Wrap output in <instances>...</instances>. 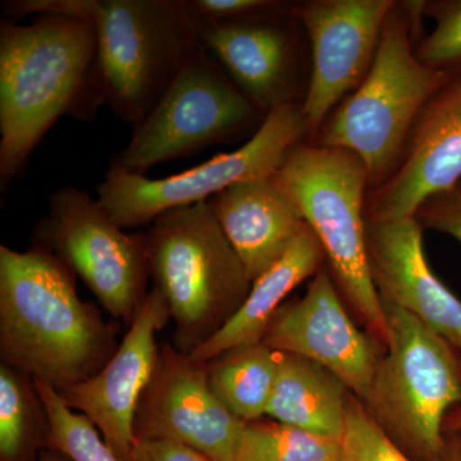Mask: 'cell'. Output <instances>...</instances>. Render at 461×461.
Listing matches in <instances>:
<instances>
[{"mask_svg": "<svg viewBox=\"0 0 461 461\" xmlns=\"http://www.w3.org/2000/svg\"><path fill=\"white\" fill-rule=\"evenodd\" d=\"M461 181V75L451 76L421 109L395 173L366 195V218L415 217L427 199Z\"/></svg>", "mask_w": 461, "mask_h": 461, "instance_id": "cell-15", "label": "cell"}, {"mask_svg": "<svg viewBox=\"0 0 461 461\" xmlns=\"http://www.w3.org/2000/svg\"><path fill=\"white\" fill-rule=\"evenodd\" d=\"M393 0H312L295 3L293 18L311 41L312 74L302 109L318 135L342 100L359 87L375 59Z\"/></svg>", "mask_w": 461, "mask_h": 461, "instance_id": "cell-11", "label": "cell"}, {"mask_svg": "<svg viewBox=\"0 0 461 461\" xmlns=\"http://www.w3.org/2000/svg\"><path fill=\"white\" fill-rule=\"evenodd\" d=\"M366 239L382 302L414 315L461 354V300L430 269L417 217L366 220Z\"/></svg>", "mask_w": 461, "mask_h": 461, "instance_id": "cell-16", "label": "cell"}, {"mask_svg": "<svg viewBox=\"0 0 461 461\" xmlns=\"http://www.w3.org/2000/svg\"><path fill=\"white\" fill-rule=\"evenodd\" d=\"M144 235L154 288L190 353L236 313L253 282L208 202L158 215Z\"/></svg>", "mask_w": 461, "mask_h": 461, "instance_id": "cell-6", "label": "cell"}, {"mask_svg": "<svg viewBox=\"0 0 461 461\" xmlns=\"http://www.w3.org/2000/svg\"><path fill=\"white\" fill-rule=\"evenodd\" d=\"M41 461H56V460L44 459V460H41Z\"/></svg>", "mask_w": 461, "mask_h": 461, "instance_id": "cell-33", "label": "cell"}, {"mask_svg": "<svg viewBox=\"0 0 461 461\" xmlns=\"http://www.w3.org/2000/svg\"><path fill=\"white\" fill-rule=\"evenodd\" d=\"M445 461H461V432H447Z\"/></svg>", "mask_w": 461, "mask_h": 461, "instance_id": "cell-30", "label": "cell"}, {"mask_svg": "<svg viewBox=\"0 0 461 461\" xmlns=\"http://www.w3.org/2000/svg\"><path fill=\"white\" fill-rule=\"evenodd\" d=\"M295 18L227 21L200 27L198 41L266 117L297 104Z\"/></svg>", "mask_w": 461, "mask_h": 461, "instance_id": "cell-17", "label": "cell"}, {"mask_svg": "<svg viewBox=\"0 0 461 461\" xmlns=\"http://www.w3.org/2000/svg\"><path fill=\"white\" fill-rule=\"evenodd\" d=\"M208 203L251 282L275 266L308 226L273 177L239 182Z\"/></svg>", "mask_w": 461, "mask_h": 461, "instance_id": "cell-18", "label": "cell"}, {"mask_svg": "<svg viewBox=\"0 0 461 461\" xmlns=\"http://www.w3.org/2000/svg\"><path fill=\"white\" fill-rule=\"evenodd\" d=\"M421 226L451 236L461 244V191H446L427 199L415 214Z\"/></svg>", "mask_w": 461, "mask_h": 461, "instance_id": "cell-28", "label": "cell"}, {"mask_svg": "<svg viewBox=\"0 0 461 461\" xmlns=\"http://www.w3.org/2000/svg\"><path fill=\"white\" fill-rule=\"evenodd\" d=\"M457 189H459L461 191V181H460V184L457 185Z\"/></svg>", "mask_w": 461, "mask_h": 461, "instance_id": "cell-32", "label": "cell"}, {"mask_svg": "<svg viewBox=\"0 0 461 461\" xmlns=\"http://www.w3.org/2000/svg\"><path fill=\"white\" fill-rule=\"evenodd\" d=\"M264 115L200 42L113 163L145 175L151 167L259 129Z\"/></svg>", "mask_w": 461, "mask_h": 461, "instance_id": "cell-9", "label": "cell"}, {"mask_svg": "<svg viewBox=\"0 0 461 461\" xmlns=\"http://www.w3.org/2000/svg\"><path fill=\"white\" fill-rule=\"evenodd\" d=\"M105 104L95 32L65 14L0 25V187L7 190L62 115L89 120Z\"/></svg>", "mask_w": 461, "mask_h": 461, "instance_id": "cell-1", "label": "cell"}, {"mask_svg": "<svg viewBox=\"0 0 461 461\" xmlns=\"http://www.w3.org/2000/svg\"><path fill=\"white\" fill-rule=\"evenodd\" d=\"M50 250L0 247V348L8 366L58 393L96 375L113 338Z\"/></svg>", "mask_w": 461, "mask_h": 461, "instance_id": "cell-2", "label": "cell"}, {"mask_svg": "<svg viewBox=\"0 0 461 461\" xmlns=\"http://www.w3.org/2000/svg\"><path fill=\"white\" fill-rule=\"evenodd\" d=\"M420 26L405 2L395 3L371 69L318 132V144L345 149L360 158L368 173L369 191L395 173L421 109L450 78L415 56Z\"/></svg>", "mask_w": 461, "mask_h": 461, "instance_id": "cell-4", "label": "cell"}, {"mask_svg": "<svg viewBox=\"0 0 461 461\" xmlns=\"http://www.w3.org/2000/svg\"><path fill=\"white\" fill-rule=\"evenodd\" d=\"M196 32L200 27L227 21L293 17L295 3L280 0H185Z\"/></svg>", "mask_w": 461, "mask_h": 461, "instance_id": "cell-27", "label": "cell"}, {"mask_svg": "<svg viewBox=\"0 0 461 461\" xmlns=\"http://www.w3.org/2000/svg\"><path fill=\"white\" fill-rule=\"evenodd\" d=\"M323 259L326 254L320 240L306 226L286 254L253 281L236 313L187 357L194 363L206 364L235 348L260 344L288 294L313 277Z\"/></svg>", "mask_w": 461, "mask_h": 461, "instance_id": "cell-19", "label": "cell"}, {"mask_svg": "<svg viewBox=\"0 0 461 461\" xmlns=\"http://www.w3.org/2000/svg\"><path fill=\"white\" fill-rule=\"evenodd\" d=\"M306 136L311 130L302 104L284 105L267 114L241 148L177 175L148 178L112 162L98 200L122 229L144 226L172 209L208 202L239 182L273 177Z\"/></svg>", "mask_w": 461, "mask_h": 461, "instance_id": "cell-8", "label": "cell"}, {"mask_svg": "<svg viewBox=\"0 0 461 461\" xmlns=\"http://www.w3.org/2000/svg\"><path fill=\"white\" fill-rule=\"evenodd\" d=\"M424 16L432 18L435 27L415 45V56L450 77L461 75V0L426 2Z\"/></svg>", "mask_w": 461, "mask_h": 461, "instance_id": "cell-24", "label": "cell"}, {"mask_svg": "<svg viewBox=\"0 0 461 461\" xmlns=\"http://www.w3.org/2000/svg\"><path fill=\"white\" fill-rule=\"evenodd\" d=\"M32 420V405L20 377L7 366L0 369V454L14 460L21 453Z\"/></svg>", "mask_w": 461, "mask_h": 461, "instance_id": "cell-26", "label": "cell"}, {"mask_svg": "<svg viewBox=\"0 0 461 461\" xmlns=\"http://www.w3.org/2000/svg\"><path fill=\"white\" fill-rule=\"evenodd\" d=\"M445 433L461 432V405L448 412L445 420Z\"/></svg>", "mask_w": 461, "mask_h": 461, "instance_id": "cell-31", "label": "cell"}, {"mask_svg": "<svg viewBox=\"0 0 461 461\" xmlns=\"http://www.w3.org/2000/svg\"><path fill=\"white\" fill-rule=\"evenodd\" d=\"M263 344L329 369L364 402L379 359L375 341L357 329L342 304L332 275L321 267L304 297L282 306Z\"/></svg>", "mask_w": 461, "mask_h": 461, "instance_id": "cell-14", "label": "cell"}, {"mask_svg": "<svg viewBox=\"0 0 461 461\" xmlns=\"http://www.w3.org/2000/svg\"><path fill=\"white\" fill-rule=\"evenodd\" d=\"M339 461H345V459H344V457H342V459H341V460H339Z\"/></svg>", "mask_w": 461, "mask_h": 461, "instance_id": "cell-34", "label": "cell"}, {"mask_svg": "<svg viewBox=\"0 0 461 461\" xmlns=\"http://www.w3.org/2000/svg\"><path fill=\"white\" fill-rule=\"evenodd\" d=\"M247 421L223 405L204 364L165 346L136 414V438L168 439L213 461H236Z\"/></svg>", "mask_w": 461, "mask_h": 461, "instance_id": "cell-12", "label": "cell"}, {"mask_svg": "<svg viewBox=\"0 0 461 461\" xmlns=\"http://www.w3.org/2000/svg\"><path fill=\"white\" fill-rule=\"evenodd\" d=\"M35 386L50 421L51 442L60 453L72 461H122L93 421L72 411L56 388L39 381Z\"/></svg>", "mask_w": 461, "mask_h": 461, "instance_id": "cell-23", "label": "cell"}, {"mask_svg": "<svg viewBox=\"0 0 461 461\" xmlns=\"http://www.w3.org/2000/svg\"><path fill=\"white\" fill-rule=\"evenodd\" d=\"M9 16L57 14L90 23L105 104L133 127L162 98L198 45L185 0H14Z\"/></svg>", "mask_w": 461, "mask_h": 461, "instance_id": "cell-3", "label": "cell"}, {"mask_svg": "<svg viewBox=\"0 0 461 461\" xmlns=\"http://www.w3.org/2000/svg\"><path fill=\"white\" fill-rule=\"evenodd\" d=\"M341 439L306 432L280 421H249L236 461H339Z\"/></svg>", "mask_w": 461, "mask_h": 461, "instance_id": "cell-22", "label": "cell"}, {"mask_svg": "<svg viewBox=\"0 0 461 461\" xmlns=\"http://www.w3.org/2000/svg\"><path fill=\"white\" fill-rule=\"evenodd\" d=\"M168 315L165 297L154 288L105 366L96 375L59 393L72 411L93 421L122 461H135L136 414L156 372L159 357L156 333Z\"/></svg>", "mask_w": 461, "mask_h": 461, "instance_id": "cell-13", "label": "cell"}, {"mask_svg": "<svg viewBox=\"0 0 461 461\" xmlns=\"http://www.w3.org/2000/svg\"><path fill=\"white\" fill-rule=\"evenodd\" d=\"M364 406L397 446L426 461H445V420L461 405V354L442 336L395 305Z\"/></svg>", "mask_w": 461, "mask_h": 461, "instance_id": "cell-7", "label": "cell"}, {"mask_svg": "<svg viewBox=\"0 0 461 461\" xmlns=\"http://www.w3.org/2000/svg\"><path fill=\"white\" fill-rule=\"evenodd\" d=\"M123 230L98 199L67 186L51 194L35 245L76 273L109 313L131 324L148 295V258L144 233Z\"/></svg>", "mask_w": 461, "mask_h": 461, "instance_id": "cell-10", "label": "cell"}, {"mask_svg": "<svg viewBox=\"0 0 461 461\" xmlns=\"http://www.w3.org/2000/svg\"><path fill=\"white\" fill-rule=\"evenodd\" d=\"M280 357L281 353L263 342L235 348L204 364L209 384L240 420H260L267 415Z\"/></svg>", "mask_w": 461, "mask_h": 461, "instance_id": "cell-21", "label": "cell"}, {"mask_svg": "<svg viewBox=\"0 0 461 461\" xmlns=\"http://www.w3.org/2000/svg\"><path fill=\"white\" fill-rule=\"evenodd\" d=\"M273 180L293 199L320 240L346 302L373 341L386 348V314L366 253L369 178L360 158L345 149L302 142L288 153Z\"/></svg>", "mask_w": 461, "mask_h": 461, "instance_id": "cell-5", "label": "cell"}, {"mask_svg": "<svg viewBox=\"0 0 461 461\" xmlns=\"http://www.w3.org/2000/svg\"><path fill=\"white\" fill-rule=\"evenodd\" d=\"M135 461H213L204 455L168 439L136 438Z\"/></svg>", "mask_w": 461, "mask_h": 461, "instance_id": "cell-29", "label": "cell"}, {"mask_svg": "<svg viewBox=\"0 0 461 461\" xmlns=\"http://www.w3.org/2000/svg\"><path fill=\"white\" fill-rule=\"evenodd\" d=\"M351 393L320 364L281 353L267 415L306 432L341 439Z\"/></svg>", "mask_w": 461, "mask_h": 461, "instance_id": "cell-20", "label": "cell"}, {"mask_svg": "<svg viewBox=\"0 0 461 461\" xmlns=\"http://www.w3.org/2000/svg\"><path fill=\"white\" fill-rule=\"evenodd\" d=\"M345 461H412L351 393L341 437Z\"/></svg>", "mask_w": 461, "mask_h": 461, "instance_id": "cell-25", "label": "cell"}]
</instances>
